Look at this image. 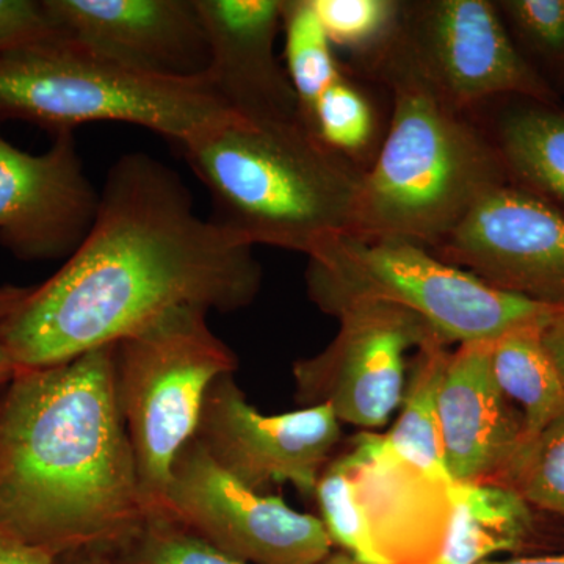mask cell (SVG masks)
<instances>
[{
  "instance_id": "obj_1",
  "label": "cell",
  "mask_w": 564,
  "mask_h": 564,
  "mask_svg": "<svg viewBox=\"0 0 564 564\" xmlns=\"http://www.w3.org/2000/svg\"><path fill=\"white\" fill-rule=\"evenodd\" d=\"M262 288L254 247L204 220L180 174L133 152L115 162L84 242L0 325L14 369L117 344L177 306L234 313Z\"/></svg>"
},
{
  "instance_id": "obj_2",
  "label": "cell",
  "mask_w": 564,
  "mask_h": 564,
  "mask_svg": "<svg viewBox=\"0 0 564 564\" xmlns=\"http://www.w3.org/2000/svg\"><path fill=\"white\" fill-rule=\"evenodd\" d=\"M144 514L115 344L18 370L0 392V532L61 555L109 547Z\"/></svg>"
},
{
  "instance_id": "obj_3",
  "label": "cell",
  "mask_w": 564,
  "mask_h": 564,
  "mask_svg": "<svg viewBox=\"0 0 564 564\" xmlns=\"http://www.w3.org/2000/svg\"><path fill=\"white\" fill-rule=\"evenodd\" d=\"M392 98L388 132L364 170L350 232L440 247L486 195L508 184L488 132L445 102L402 41L366 70Z\"/></svg>"
},
{
  "instance_id": "obj_4",
  "label": "cell",
  "mask_w": 564,
  "mask_h": 564,
  "mask_svg": "<svg viewBox=\"0 0 564 564\" xmlns=\"http://www.w3.org/2000/svg\"><path fill=\"white\" fill-rule=\"evenodd\" d=\"M209 192L210 220L256 247L310 254L350 232L364 170L295 120L231 115L177 144Z\"/></svg>"
},
{
  "instance_id": "obj_5",
  "label": "cell",
  "mask_w": 564,
  "mask_h": 564,
  "mask_svg": "<svg viewBox=\"0 0 564 564\" xmlns=\"http://www.w3.org/2000/svg\"><path fill=\"white\" fill-rule=\"evenodd\" d=\"M231 115L206 79L139 73L62 33L0 51V121L32 122L52 135L117 121L180 144Z\"/></svg>"
},
{
  "instance_id": "obj_6",
  "label": "cell",
  "mask_w": 564,
  "mask_h": 564,
  "mask_svg": "<svg viewBox=\"0 0 564 564\" xmlns=\"http://www.w3.org/2000/svg\"><path fill=\"white\" fill-rule=\"evenodd\" d=\"M310 299L326 314L359 300L395 304L422 318L445 345L489 344L544 325L554 307L500 291L404 239L337 234L307 254Z\"/></svg>"
},
{
  "instance_id": "obj_7",
  "label": "cell",
  "mask_w": 564,
  "mask_h": 564,
  "mask_svg": "<svg viewBox=\"0 0 564 564\" xmlns=\"http://www.w3.org/2000/svg\"><path fill=\"white\" fill-rule=\"evenodd\" d=\"M207 313L173 307L115 344L118 402L147 511L165 507L174 459L195 436L210 384L239 367Z\"/></svg>"
},
{
  "instance_id": "obj_8",
  "label": "cell",
  "mask_w": 564,
  "mask_h": 564,
  "mask_svg": "<svg viewBox=\"0 0 564 564\" xmlns=\"http://www.w3.org/2000/svg\"><path fill=\"white\" fill-rule=\"evenodd\" d=\"M402 41L415 68L454 109L470 115L500 98L556 101L489 0L403 2Z\"/></svg>"
},
{
  "instance_id": "obj_9",
  "label": "cell",
  "mask_w": 564,
  "mask_h": 564,
  "mask_svg": "<svg viewBox=\"0 0 564 564\" xmlns=\"http://www.w3.org/2000/svg\"><path fill=\"white\" fill-rule=\"evenodd\" d=\"M333 315L340 323L333 343L293 364L296 402L329 404L339 422L381 429L402 404L408 352L444 343L422 318L395 304L359 300Z\"/></svg>"
},
{
  "instance_id": "obj_10",
  "label": "cell",
  "mask_w": 564,
  "mask_h": 564,
  "mask_svg": "<svg viewBox=\"0 0 564 564\" xmlns=\"http://www.w3.org/2000/svg\"><path fill=\"white\" fill-rule=\"evenodd\" d=\"M165 508L248 564H318L334 547L321 518L247 488L217 466L195 437L174 459Z\"/></svg>"
},
{
  "instance_id": "obj_11",
  "label": "cell",
  "mask_w": 564,
  "mask_h": 564,
  "mask_svg": "<svg viewBox=\"0 0 564 564\" xmlns=\"http://www.w3.org/2000/svg\"><path fill=\"white\" fill-rule=\"evenodd\" d=\"M340 433L329 404L262 414L248 403L234 373H226L204 397L193 437L217 466L252 491L263 494L272 485L291 484L311 497Z\"/></svg>"
},
{
  "instance_id": "obj_12",
  "label": "cell",
  "mask_w": 564,
  "mask_h": 564,
  "mask_svg": "<svg viewBox=\"0 0 564 564\" xmlns=\"http://www.w3.org/2000/svg\"><path fill=\"white\" fill-rule=\"evenodd\" d=\"M433 252L500 291L564 311V215L514 185L486 195Z\"/></svg>"
},
{
  "instance_id": "obj_13",
  "label": "cell",
  "mask_w": 564,
  "mask_h": 564,
  "mask_svg": "<svg viewBox=\"0 0 564 564\" xmlns=\"http://www.w3.org/2000/svg\"><path fill=\"white\" fill-rule=\"evenodd\" d=\"M99 193L84 172L74 132L43 154L0 133V247L20 261L69 259L90 231Z\"/></svg>"
},
{
  "instance_id": "obj_14",
  "label": "cell",
  "mask_w": 564,
  "mask_h": 564,
  "mask_svg": "<svg viewBox=\"0 0 564 564\" xmlns=\"http://www.w3.org/2000/svg\"><path fill=\"white\" fill-rule=\"evenodd\" d=\"M58 33L165 79H204L209 44L196 0H44Z\"/></svg>"
},
{
  "instance_id": "obj_15",
  "label": "cell",
  "mask_w": 564,
  "mask_h": 564,
  "mask_svg": "<svg viewBox=\"0 0 564 564\" xmlns=\"http://www.w3.org/2000/svg\"><path fill=\"white\" fill-rule=\"evenodd\" d=\"M340 458L384 562L432 564L443 551L451 524L452 484L404 462L386 444L383 434H358Z\"/></svg>"
},
{
  "instance_id": "obj_16",
  "label": "cell",
  "mask_w": 564,
  "mask_h": 564,
  "mask_svg": "<svg viewBox=\"0 0 564 564\" xmlns=\"http://www.w3.org/2000/svg\"><path fill=\"white\" fill-rule=\"evenodd\" d=\"M209 44L204 79L237 117L295 120L299 99L274 44L284 0H196Z\"/></svg>"
},
{
  "instance_id": "obj_17",
  "label": "cell",
  "mask_w": 564,
  "mask_h": 564,
  "mask_svg": "<svg viewBox=\"0 0 564 564\" xmlns=\"http://www.w3.org/2000/svg\"><path fill=\"white\" fill-rule=\"evenodd\" d=\"M491 343L448 355L437 395L445 464L454 481H492L524 443V422L500 391Z\"/></svg>"
},
{
  "instance_id": "obj_18",
  "label": "cell",
  "mask_w": 564,
  "mask_h": 564,
  "mask_svg": "<svg viewBox=\"0 0 564 564\" xmlns=\"http://www.w3.org/2000/svg\"><path fill=\"white\" fill-rule=\"evenodd\" d=\"M488 135L508 184L564 215V111L554 104L518 99Z\"/></svg>"
},
{
  "instance_id": "obj_19",
  "label": "cell",
  "mask_w": 564,
  "mask_h": 564,
  "mask_svg": "<svg viewBox=\"0 0 564 564\" xmlns=\"http://www.w3.org/2000/svg\"><path fill=\"white\" fill-rule=\"evenodd\" d=\"M447 538L432 564H480L521 547L532 527L529 503L496 481H454Z\"/></svg>"
},
{
  "instance_id": "obj_20",
  "label": "cell",
  "mask_w": 564,
  "mask_h": 564,
  "mask_svg": "<svg viewBox=\"0 0 564 564\" xmlns=\"http://www.w3.org/2000/svg\"><path fill=\"white\" fill-rule=\"evenodd\" d=\"M544 325L516 329L489 347L500 391L521 406L524 441L564 414V381L545 350L541 337Z\"/></svg>"
},
{
  "instance_id": "obj_21",
  "label": "cell",
  "mask_w": 564,
  "mask_h": 564,
  "mask_svg": "<svg viewBox=\"0 0 564 564\" xmlns=\"http://www.w3.org/2000/svg\"><path fill=\"white\" fill-rule=\"evenodd\" d=\"M448 355L447 345L440 343L417 350L400 404L402 411L383 437L404 462L414 464L437 480L454 484L445 464L437 413V395Z\"/></svg>"
},
{
  "instance_id": "obj_22",
  "label": "cell",
  "mask_w": 564,
  "mask_h": 564,
  "mask_svg": "<svg viewBox=\"0 0 564 564\" xmlns=\"http://www.w3.org/2000/svg\"><path fill=\"white\" fill-rule=\"evenodd\" d=\"M282 29L285 73L299 99L300 117L307 126L315 101L344 69L310 0H284Z\"/></svg>"
},
{
  "instance_id": "obj_23",
  "label": "cell",
  "mask_w": 564,
  "mask_h": 564,
  "mask_svg": "<svg viewBox=\"0 0 564 564\" xmlns=\"http://www.w3.org/2000/svg\"><path fill=\"white\" fill-rule=\"evenodd\" d=\"M104 551L111 564H248L215 547L165 507L147 511L131 532Z\"/></svg>"
},
{
  "instance_id": "obj_24",
  "label": "cell",
  "mask_w": 564,
  "mask_h": 564,
  "mask_svg": "<svg viewBox=\"0 0 564 564\" xmlns=\"http://www.w3.org/2000/svg\"><path fill=\"white\" fill-rule=\"evenodd\" d=\"M329 43L370 68L402 32L400 0H310Z\"/></svg>"
},
{
  "instance_id": "obj_25",
  "label": "cell",
  "mask_w": 564,
  "mask_h": 564,
  "mask_svg": "<svg viewBox=\"0 0 564 564\" xmlns=\"http://www.w3.org/2000/svg\"><path fill=\"white\" fill-rule=\"evenodd\" d=\"M307 128L326 147L361 166L377 140V111L344 70L315 101Z\"/></svg>"
},
{
  "instance_id": "obj_26",
  "label": "cell",
  "mask_w": 564,
  "mask_h": 564,
  "mask_svg": "<svg viewBox=\"0 0 564 564\" xmlns=\"http://www.w3.org/2000/svg\"><path fill=\"white\" fill-rule=\"evenodd\" d=\"M496 484L564 519V414L521 444Z\"/></svg>"
},
{
  "instance_id": "obj_27",
  "label": "cell",
  "mask_w": 564,
  "mask_h": 564,
  "mask_svg": "<svg viewBox=\"0 0 564 564\" xmlns=\"http://www.w3.org/2000/svg\"><path fill=\"white\" fill-rule=\"evenodd\" d=\"M314 499L333 545L362 564H388L378 554L366 519L356 503L352 481L340 456L326 464L315 486Z\"/></svg>"
},
{
  "instance_id": "obj_28",
  "label": "cell",
  "mask_w": 564,
  "mask_h": 564,
  "mask_svg": "<svg viewBox=\"0 0 564 564\" xmlns=\"http://www.w3.org/2000/svg\"><path fill=\"white\" fill-rule=\"evenodd\" d=\"M496 7L525 58L564 73V0H502Z\"/></svg>"
},
{
  "instance_id": "obj_29",
  "label": "cell",
  "mask_w": 564,
  "mask_h": 564,
  "mask_svg": "<svg viewBox=\"0 0 564 564\" xmlns=\"http://www.w3.org/2000/svg\"><path fill=\"white\" fill-rule=\"evenodd\" d=\"M44 0H0V51L57 35Z\"/></svg>"
},
{
  "instance_id": "obj_30",
  "label": "cell",
  "mask_w": 564,
  "mask_h": 564,
  "mask_svg": "<svg viewBox=\"0 0 564 564\" xmlns=\"http://www.w3.org/2000/svg\"><path fill=\"white\" fill-rule=\"evenodd\" d=\"M55 554L0 532V564H54Z\"/></svg>"
},
{
  "instance_id": "obj_31",
  "label": "cell",
  "mask_w": 564,
  "mask_h": 564,
  "mask_svg": "<svg viewBox=\"0 0 564 564\" xmlns=\"http://www.w3.org/2000/svg\"><path fill=\"white\" fill-rule=\"evenodd\" d=\"M28 292L29 288L0 285V325L17 310L18 304L21 303ZM14 373H17V369H14L13 362L7 355L6 348L0 344V388L9 383Z\"/></svg>"
},
{
  "instance_id": "obj_32",
  "label": "cell",
  "mask_w": 564,
  "mask_h": 564,
  "mask_svg": "<svg viewBox=\"0 0 564 564\" xmlns=\"http://www.w3.org/2000/svg\"><path fill=\"white\" fill-rule=\"evenodd\" d=\"M545 350L551 355L564 381V311H556L541 329Z\"/></svg>"
},
{
  "instance_id": "obj_33",
  "label": "cell",
  "mask_w": 564,
  "mask_h": 564,
  "mask_svg": "<svg viewBox=\"0 0 564 564\" xmlns=\"http://www.w3.org/2000/svg\"><path fill=\"white\" fill-rule=\"evenodd\" d=\"M54 564H111L102 547H82L55 556Z\"/></svg>"
},
{
  "instance_id": "obj_34",
  "label": "cell",
  "mask_w": 564,
  "mask_h": 564,
  "mask_svg": "<svg viewBox=\"0 0 564 564\" xmlns=\"http://www.w3.org/2000/svg\"><path fill=\"white\" fill-rule=\"evenodd\" d=\"M480 564H564V554L543 556H522V558L488 560Z\"/></svg>"
},
{
  "instance_id": "obj_35",
  "label": "cell",
  "mask_w": 564,
  "mask_h": 564,
  "mask_svg": "<svg viewBox=\"0 0 564 564\" xmlns=\"http://www.w3.org/2000/svg\"><path fill=\"white\" fill-rule=\"evenodd\" d=\"M318 564H362L359 562H356L352 556L345 554V552H332L328 556H326L325 560H322Z\"/></svg>"
}]
</instances>
